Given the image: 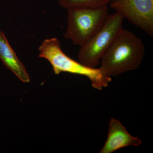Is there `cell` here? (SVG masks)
<instances>
[{
	"mask_svg": "<svg viewBox=\"0 0 153 153\" xmlns=\"http://www.w3.org/2000/svg\"><path fill=\"white\" fill-rule=\"evenodd\" d=\"M145 51L141 39L122 28L102 57L100 68L111 77L135 70L142 63Z\"/></svg>",
	"mask_w": 153,
	"mask_h": 153,
	"instance_id": "obj_1",
	"label": "cell"
},
{
	"mask_svg": "<svg viewBox=\"0 0 153 153\" xmlns=\"http://www.w3.org/2000/svg\"><path fill=\"white\" fill-rule=\"evenodd\" d=\"M38 49V57L48 60L56 74L68 72L86 76L91 81L92 87L99 90L107 87L111 82V77L105 75L100 68L87 67L68 57L62 51L57 38L44 40Z\"/></svg>",
	"mask_w": 153,
	"mask_h": 153,
	"instance_id": "obj_2",
	"label": "cell"
},
{
	"mask_svg": "<svg viewBox=\"0 0 153 153\" xmlns=\"http://www.w3.org/2000/svg\"><path fill=\"white\" fill-rule=\"evenodd\" d=\"M67 10L68 26L64 37L80 47L98 32L108 15V5L98 7H75Z\"/></svg>",
	"mask_w": 153,
	"mask_h": 153,
	"instance_id": "obj_3",
	"label": "cell"
},
{
	"mask_svg": "<svg viewBox=\"0 0 153 153\" xmlns=\"http://www.w3.org/2000/svg\"><path fill=\"white\" fill-rule=\"evenodd\" d=\"M123 17L116 12L107 17L101 27L85 45L80 47L78 57L79 63L96 68L105 52L123 28Z\"/></svg>",
	"mask_w": 153,
	"mask_h": 153,
	"instance_id": "obj_4",
	"label": "cell"
},
{
	"mask_svg": "<svg viewBox=\"0 0 153 153\" xmlns=\"http://www.w3.org/2000/svg\"><path fill=\"white\" fill-rule=\"evenodd\" d=\"M111 7L148 35L153 36V0H111Z\"/></svg>",
	"mask_w": 153,
	"mask_h": 153,
	"instance_id": "obj_5",
	"label": "cell"
},
{
	"mask_svg": "<svg viewBox=\"0 0 153 153\" xmlns=\"http://www.w3.org/2000/svg\"><path fill=\"white\" fill-rule=\"evenodd\" d=\"M142 142L138 138L129 134L119 121L111 118L109 123L108 135L100 153H111L126 147L137 146Z\"/></svg>",
	"mask_w": 153,
	"mask_h": 153,
	"instance_id": "obj_6",
	"label": "cell"
},
{
	"mask_svg": "<svg viewBox=\"0 0 153 153\" xmlns=\"http://www.w3.org/2000/svg\"><path fill=\"white\" fill-rule=\"evenodd\" d=\"M0 59L6 67L13 71L24 82H29L30 77L25 65L19 60L9 44L4 33L0 31Z\"/></svg>",
	"mask_w": 153,
	"mask_h": 153,
	"instance_id": "obj_7",
	"label": "cell"
},
{
	"mask_svg": "<svg viewBox=\"0 0 153 153\" xmlns=\"http://www.w3.org/2000/svg\"><path fill=\"white\" fill-rule=\"evenodd\" d=\"M111 0H58L60 7L66 9L75 7H98L108 5Z\"/></svg>",
	"mask_w": 153,
	"mask_h": 153,
	"instance_id": "obj_8",
	"label": "cell"
}]
</instances>
